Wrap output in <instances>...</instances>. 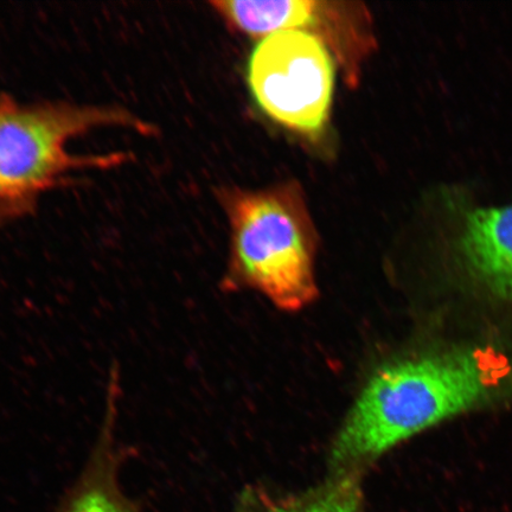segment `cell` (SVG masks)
Listing matches in <instances>:
<instances>
[{
  "instance_id": "5",
  "label": "cell",
  "mask_w": 512,
  "mask_h": 512,
  "mask_svg": "<svg viewBox=\"0 0 512 512\" xmlns=\"http://www.w3.org/2000/svg\"><path fill=\"white\" fill-rule=\"evenodd\" d=\"M426 209L454 277L512 303V203H484L475 191L453 184L435 190Z\"/></svg>"
},
{
  "instance_id": "3",
  "label": "cell",
  "mask_w": 512,
  "mask_h": 512,
  "mask_svg": "<svg viewBox=\"0 0 512 512\" xmlns=\"http://www.w3.org/2000/svg\"><path fill=\"white\" fill-rule=\"evenodd\" d=\"M136 126L113 108L19 105L0 98V202H19L46 190L80 165L70 144L94 128Z\"/></svg>"
},
{
  "instance_id": "7",
  "label": "cell",
  "mask_w": 512,
  "mask_h": 512,
  "mask_svg": "<svg viewBox=\"0 0 512 512\" xmlns=\"http://www.w3.org/2000/svg\"><path fill=\"white\" fill-rule=\"evenodd\" d=\"M287 25L288 30L318 37L343 69L349 85H358L363 63L375 48L370 14L363 4L293 0Z\"/></svg>"
},
{
  "instance_id": "6",
  "label": "cell",
  "mask_w": 512,
  "mask_h": 512,
  "mask_svg": "<svg viewBox=\"0 0 512 512\" xmlns=\"http://www.w3.org/2000/svg\"><path fill=\"white\" fill-rule=\"evenodd\" d=\"M105 389L104 411L92 450L59 512H140L120 483L128 451L119 439L123 386L118 363L108 369Z\"/></svg>"
},
{
  "instance_id": "4",
  "label": "cell",
  "mask_w": 512,
  "mask_h": 512,
  "mask_svg": "<svg viewBox=\"0 0 512 512\" xmlns=\"http://www.w3.org/2000/svg\"><path fill=\"white\" fill-rule=\"evenodd\" d=\"M336 60L315 35L275 32L256 44L247 80L256 104L287 130L322 134L334 99Z\"/></svg>"
},
{
  "instance_id": "1",
  "label": "cell",
  "mask_w": 512,
  "mask_h": 512,
  "mask_svg": "<svg viewBox=\"0 0 512 512\" xmlns=\"http://www.w3.org/2000/svg\"><path fill=\"white\" fill-rule=\"evenodd\" d=\"M512 398V343L466 345L377 369L345 420L332 463L348 473L454 415Z\"/></svg>"
},
{
  "instance_id": "8",
  "label": "cell",
  "mask_w": 512,
  "mask_h": 512,
  "mask_svg": "<svg viewBox=\"0 0 512 512\" xmlns=\"http://www.w3.org/2000/svg\"><path fill=\"white\" fill-rule=\"evenodd\" d=\"M239 512H364L360 485L351 473L304 495L272 498L249 496Z\"/></svg>"
},
{
  "instance_id": "2",
  "label": "cell",
  "mask_w": 512,
  "mask_h": 512,
  "mask_svg": "<svg viewBox=\"0 0 512 512\" xmlns=\"http://www.w3.org/2000/svg\"><path fill=\"white\" fill-rule=\"evenodd\" d=\"M221 200L230 224L228 279L297 311L317 296V234L303 190L286 183L264 190L228 189Z\"/></svg>"
}]
</instances>
